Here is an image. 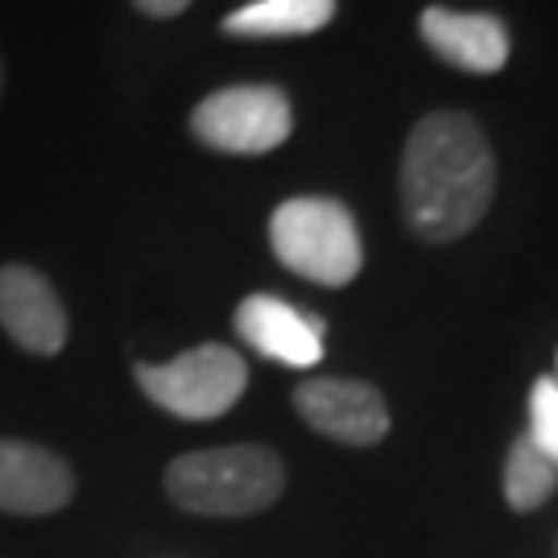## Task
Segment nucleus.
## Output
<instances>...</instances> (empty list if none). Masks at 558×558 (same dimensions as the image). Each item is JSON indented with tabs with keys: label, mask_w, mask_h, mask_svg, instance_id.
Segmentation results:
<instances>
[{
	"label": "nucleus",
	"mask_w": 558,
	"mask_h": 558,
	"mask_svg": "<svg viewBox=\"0 0 558 558\" xmlns=\"http://www.w3.org/2000/svg\"><path fill=\"white\" fill-rule=\"evenodd\" d=\"M401 216L426 244L468 236L497 199V158L476 120L426 112L401 149Z\"/></svg>",
	"instance_id": "1"
},
{
	"label": "nucleus",
	"mask_w": 558,
	"mask_h": 558,
	"mask_svg": "<svg viewBox=\"0 0 558 558\" xmlns=\"http://www.w3.org/2000/svg\"><path fill=\"white\" fill-rule=\"evenodd\" d=\"M286 493V463L257 442L186 451L166 468V497L195 518H253Z\"/></svg>",
	"instance_id": "2"
},
{
	"label": "nucleus",
	"mask_w": 558,
	"mask_h": 558,
	"mask_svg": "<svg viewBox=\"0 0 558 558\" xmlns=\"http://www.w3.org/2000/svg\"><path fill=\"white\" fill-rule=\"evenodd\" d=\"M269 248L274 257L315 286H348L364 269V244L352 211L327 195L286 199L269 216Z\"/></svg>",
	"instance_id": "3"
},
{
	"label": "nucleus",
	"mask_w": 558,
	"mask_h": 558,
	"mask_svg": "<svg viewBox=\"0 0 558 558\" xmlns=\"http://www.w3.org/2000/svg\"><path fill=\"white\" fill-rule=\"evenodd\" d=\"M133 377L141 393L166 414L182 422H211L244 398L248 364L228 343H199L166 364H137Z\"/></svg>",
	"instance_id": "4"
},
{
	"label": "nucleus",
	"mask_w": 558,
	"mask_h": 558,
	"mask_svg": "<svg viewBox=\"0 0 558 558\" xmlns=\"http://www.w3.org/2000/svg\"><path fill=\"white\" fill-rule=\"evenodd\" d=\"M191 133L207 149H216V154L260 158V154H274L278 145L290 141V133H294V108H290L281 87L236 83V87H220L207 100L195 104Z\"/></svg>",
	"instance_id": "5"
},
{
	"label": "nucleus",
	"mask_w": 558,
	"mask_h": 558,
	"mask_svg": "<svg viewBox=\"0 0 558 558\" xmlns=\"http://www.w3.org/2000/svg\"><path fill=\"white\" fill-rule=\"evenodd\" d=\"M299 418L331 442L343 447H377L389 435V401L377 385L352 377H315L294 389Z\"/></svg>",
	"instance_id": "6"
},
{
	"label": "nucleus",
	"mask_w": 558,
	"mask_h": 558,
	"mask_svg": "<svg viewBox=\"0 0 558 558\" xmlns=\"http://www.w3.org/2000/svg\"><path fill=\"white\" fill-rule=\"evenodd\" d=\"M0 327L34 356H59L71 336L59 290L29 265H0Z\"/></svg>",
	"instance_id": "7"
},
{
	"label": "nucleus",
	"mask_w": 558,
	"mask_h": 558,
	"mask_svg": "<svg viewBox=\"0 0 558 558\" xmlns=\"http://www.w3.org/2000/svg\"><path fill=\"white\" fill-rule=\"evenodd\" d=\"M75 497V472L50 447L25 439H0V513L46 518Z\"/></svg>",
	"instance_id": "8"
},
{
	"label": "nucleus",
	"mask_w": 558,
	"mask_h": 558,
	"mask_svg": "<svg viewBox=\"0 0 558 558\" xmlns=\"http://www.w3.org/2000/svg\"><path fill=\"white\" fill-rule=\"evenodd\" d=\"M418 34L435 59L468 75H497L509 62V29L493 13H459L430 4L422 9Z\"/></svg>",
	"instance_id": "9"
},
{
	"label": "nucleus",
	"mask_w": 558,
	"mask_h": 558,
	"mask_svg": "<svg viewBox=\"0 0 558 558\" xmlns=\"http://www.w3.org/2000/svg\"><path fill=\"white\" fill-rule=\"evenodd\" d=\"M232 323L253 352L278 360L286 368H315L323 360V319L302 315L299 306L274 294H248L236 306Z\"/></svg>",
	"instance_id": "10"
},
{
	"label": "nucleus",
	"mask_w": 558,
	"mask_h": 558,
	"mask_svg": "<svg viewBox=\"0 0 558 558\" xmlns=\"http://www.w3.org/2000/svg\"><path fill=\"white\" fill-rule=\"evenodd\" d=\"M336 17V0H253L223 17L232 38H302Z\"/></svg>",
	"instance_id": "11"
},
{
	"label": "nucleus",
	"mask_w": 558,
	"mask_h": 558,
	"mask_svg": "<svg viewBox=\"0 0 558 558\" xmlns=\"http://www.w3.org/2000/svg\"><path fill=\"white\" fill-rule=\"evenodd\" d=\"M558 488V468L542 456L534 442L518 435L509 456H505V472H500V493H505V505L513 513H534L546 500L555 497Z\"/></svg>",
	"instance_id": "12"
},
{
	"label": "nucleus",
	"mask_w": 558,
	"mask_h": 558,
	"mask_svg": "<svg viewBox=\"0 0 558 558\" xmlns=\"http://www.w3.org/2000/svg\"><path fill=\"white\" fill-rule=\"evenodd\" d=\"M525 439L558 468V380L538 377L530 385V430Z\"/></svg>",
	"instance_id": "13"
},
{
	"label": "nucleus",
	"mask_w": 558,
	"mask_h": 558,
	"mask_svg": "<svg viewBox=\"0 0 558 558\" xmlns=\"http://www.w3.org/2000/svg\"><path fill=\"white\" fill-rule=\"evenodd\" d=\"M145 17H179L182 9H191V0H133Z\"/></svg>",
	"instance_id": "14"
},
{
	"label": "nucleus",
	"mask_w": 558,
	"mask_h": 558,
	"mask_svg": "<svg viewBox=\"0 0 558 558\" xmlns=\"http://www.w3.org/2000/svg\"><path fill=\"white\" fill-rule=\"evenodd\" d=\"M0 92H4V62H0Z\"/></svg>",
	"instance_id": "15"
}]
</instances>
